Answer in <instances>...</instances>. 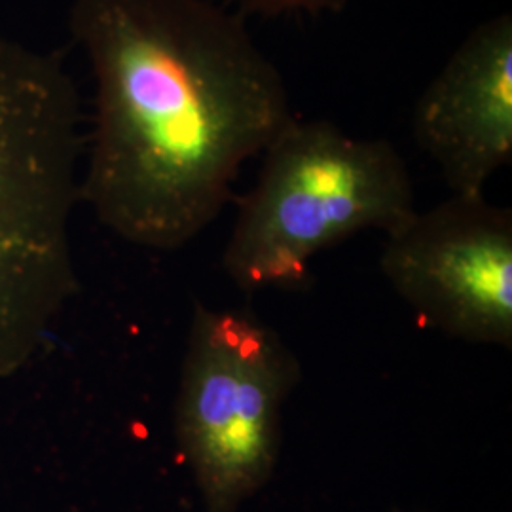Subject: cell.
I'll use <instances>...</instances> for the list:
<instances>
[{
	"instance_id": "cell-4",
	"label": "cell",
	"mask_w": 512,
	"mask_h": 512,
	"mask_svg": "<svg viewBox=\"0 0 512 512\" xmlns=\"http://www.w3.org/2000/svg\"><path fill=\"white\" fill-rule=\"evenodd\" d=\"M293 349L247 308L198 304L186 336L175 437L207 512H238L272 478Z\"/></svg>"
},
{
	"instance_id": "cell-2",
	"label": "cell",
	"mask_w": 512,
	"mask_h": 512,
	"mask_svg": "<svg viewBox=\"0 0 512 512\" xmlns=\"http://www.w3.org/2000/svg\"><path fill=\"white\" fill-rule=\"evenodd\" d=\"M82 105L59 55L0 37V380L46 348L76 293Z\"/></svg>"
},
{
	"instance_id": "cell-7",
	"label": "cell",
	"mask_w": 512,
	"mask_h": 512,
	"mask_svg": "<svg viewBox=\"0 0 512 512\" xmlns=\"http://www.w3.org/2000/svg\"><path fill=\"white\" fill-rule=\"evenodd\" d=\"M236 6L239 16H283L296 12H336L348 6L351 0H228Z\"/></svg>"
},
{
	"instance_id": "cell-1",
	"label": "cell",
	"mask_w": 512,
	"mask_h": 512,
	"mask_svg": "<svg viewBox=\"0 0 512 512\" xmlns=\"http://www.w3.org/2000/svg\"><path fill=\"white\" fill-rule=\"evenodd\" d=\"M69 31L95 84L80 200L128 243L181 249L293 122L283 76L213 0H73Z\"/></svg>"
},
{
	"instance_id": "cell-6",
	"label": "cell",
	"mask_w": 512,
	"mask_h": 512,
	"mask_svg": "<svg viewBox=\"0 0 512 512\" xmlns=\"http://www.w3.org/2000/svg\"><path fill=\"white\" fill-rule=\"evenodd\" d=\"M412 137L452 194L482 196L512 160V16L463 38L412 110Z\"/></svg>"
},
{
	"instance_id": "cell-8",
	"label": "cell",
	"mask_w": 512,
	"mask_h": 512,
	"mask_svg": "<svg viewBox=\"0 0 512 512\" xmlns=\"http://www.w3.org/2000/svg\"><path fill=\"white\" fill-rule=\"evenodd\" d=\"M391 512H406V511H391Z\"/></svg>"
},
{
	"instance_id": "cell-5",
	"label": "cell",
	"mask_w": 512,
	"mask_h": 512,
	"mask_svg": "<svg viewBox=\"0 0 512 512\" xmlns=\"http://www.w3.org/2000/svg\"><path fill=\"white\" fill-rule=\"evenodd\" d=\"M380 266L429 327L512 348L511 209L452 194L387 234Z\"/></svg>"
},
{
	"instance_id": "cell-3",
	"label": "cell",
	"mask_w": 512,
	"mask_h": 512,
	"mask_svg": "<svg viewBox=\"0 0 512 512\" xmlns=\"http://www.w3.org/2000/svg\"><path fill=\"white\" fill-rule=\"evenodd\" d=\"M262 154L222 255L243 293L302 287L321 251L363 230L387 236L418 211L408 165L385 139L294 116Z\"/></svg>"
}]
</instances>
